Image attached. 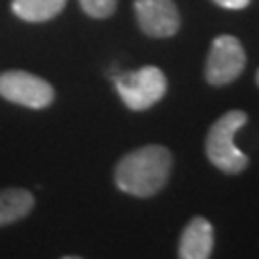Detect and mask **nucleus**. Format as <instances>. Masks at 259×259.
<instances>
[{"instance_id":"f257e3e1","label":"nucleus","mask_w":259,"mask_h":259,"mask_svg":"<svg viewBox=\"0 0 259 259\" xmlns=\"http://www.w3.org/2000/svg\"><path fill=\"white\" fill-rule=\"evenodd\" d=\"M173 156L165 146L148 144L129 152L115 165V185L121 192L135 198L156 196L169 181Z\"/></svg>"},{"instance_id":"f03ea898","label":"nucleus","mask_w":259,"mask_h":259,"mask_svg":"<svg viewBox=\"0 0 259 259\" xmlns=\"http://www.w3.org/2000/svg\"><path fill=\"white\" fill-rule=\"evenodd\" d=\"M248 123V115L242 110H231L211 125L205 139V154L213 165L223 173L236 175L248 167V156L238 150L234 135Z\"/></svg>"},{"instance_id":"7ed1b4c3","label":"nucleus","mask_w":259,"mask_h":259,"mask_svg":"<svg viewBox=\"0 0 259 259\" xmlns=\"http://www.w3.org/2000/svg\"><path fill=\"white\" fill-rule=\"evenodd\" d=\"M113 83L123 104L133 111L150 110L167 93V77L156 65H144L139 71L113 75Z\"/></svg>"},{"instance_id":"20e7f679","label":"nucleus","mask_w":259,"mask_h":259,"mask_svg":"<svg viewBox=\"0 0 259 259\" xmlns=\"http://www.w3.org/2000/svg\"><path fill=\"white\" fill-rule=\"evenodd\" d=\"M0 96L12 104H18L31 110H45L54 102L52 84L37 75L10 69L0 73Z\"/></svg>"},{"instance_id":"39448f33","label":"nucleus","mask_w":259,"mask_h":259,"mask_svg":"<svg viewBox=\"0 0 259 259\" xmlns=\"http://www.w3.org/2000/svg\"><path fill=\"white\" fill-rule=\"evenodd\" d=\"M246 67V52L240 40L232 35H219L211 42L207 62H205V79L213 87L232 83L238 79Z\"/></svg>"},{"instance_id":"423d86ee","label":"nucleus","mask_w":259,"mask_h":259,"mask_svg":"<svg viewBox=\"0 0 259 259\" xmlns=\"http://www.w3.org/2000/svg\"><path fill=\"white\" fill-rule=\"evenodd\" d=\"M135 16L140 31L152 38L173 37L181 27L173 0H135Z\"/></svg>"},{"instance_id":"0eeeda50","label":"nucleus","mask_w":259,"mask_h":259,"mask_svg":"<svg viewBox=\"0 0 259 259\" xmlns=\"http://www.w3.org/2000/svg\"><path fill=\"white\" fill-rule=\"evenodd\" d=\"M213 234L211 223L205 217H192L183 229L179 240V257L181 259H207L211 257Z\"/></svg>"},{"instance_id":"6e6552de","label":"nucleus","mask_w":259,"mask_h":259,"mask_svg":"<svg viewBox=\"0 0 259 259\" xmlns=\"http://www.w3.org/2000/svg\"><path fill=\"white\" fill-rule=\"evenodd\" d=\"M35 207V196L27 188H2L0 190V227L12 225L27 217Z\"/></svg>"},{"instance_id":"1a4fd4ad","label":"nucleus","mask_w":259,"mask_h":259,"mask_svg":"<svg viewBox=\"0 0 259 259\" xmlns=\"http://www.w3.org/2000/svg\"><path fill=\"white\" fill-rule=\"evenodd\" d=\"M65 4L67 0H12V12L23 21L42 23L56 18Z\"/></svg>"},{"instance_id":"9d476101","label":"nucleus","mask_w":259,"mask_h":259,"mask_svg":"<svg viewBox=\"0 0 259 259\" xmlns=\"http://www.w3.org/2000/svg\"><path fill=\"white\" fill-rule=\"evenodd\" d=\"M79 2H81L84 14L94 19L110 18L117 8V0H79Z\"/></svg>"},{"instance_id":"9b49d317","label":"nucleus","mask_w":259,"mask_h":259,"mask_svg":"<svg viewBox=\"0 0 259 259\" xmlns=\"http://www.w3.org/2000/svg\"><path fill=\"white\" fill-rule=\"evenodd\" d=\"M217 6H221V8H227V10H242L246 8V6H250L251 0H213Z\"/></svg>"},{"instance_id":"f8f14e48","label":"nucleus","mask_w":259,"mask_h":259,"mask_svg":"<svg viewBox=\"0 0 259 259\" xmlns=\"http://www.w3.org/2000/svg\"><path fill=\"white\" fill-rule=\"evenodd\" d=\"M257 84H259V71H257Z\"/></svg>"}]
</instances>
